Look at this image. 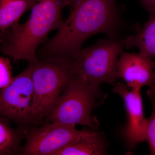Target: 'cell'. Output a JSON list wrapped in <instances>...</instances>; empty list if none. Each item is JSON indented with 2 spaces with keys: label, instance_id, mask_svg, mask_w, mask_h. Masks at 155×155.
I'll return each mask as SVG.
<instances>
[{
  "label": "cell",
  "instance_id": "cell-1",
  "mask_svg": "<svg viewBox=\"0 0 155 155\" xmlns=\"http://www.w3.org/2000/svg\"><path fill=\"white\" fill-rule=\"evenodd\" d=\"M70 12L57 34L40 48L37 58L62 56L73 59L82 45L96 34L122 38L130 25L122 17L117 0H70Z\"/></svg>",
  "mask_w": 155,
  "mask_h": 155
},
{
  "label": "cell",
  "instance_id": "cell-2",
  "mask_svg": "<svg viewBox=\"0 0 155 155\" xmlns=\"http://www.w3.org/2000/svg\"><path fill=\"white\" fill-rule=\"evenodd\" d=\"M70 1L36 0L27 21L17 22L0 32V51L15 62H36L38 48L51 31L61 27L62 11Z\"/></svg>",
  "mask_w": 155,
  "mask_h": 155
},
{
  "label": "cell",
  "instance_id": "cell-3",
  "mask_svg": "<svg viewBox=\"0 0 155 155\" xmlns=\"http://www.w3.org/2000/svg\"><path fill=\"white\" fill-rule=\"evenodd\" d=\"M31 64L33 115L38 126L46 122L75 73L72 59L62 56L39 58Z\"/></svg>",
  "mask_w": 155,
  "mask_h": 155
},
{
  "label": "cell",
  "instance_id": "cell-4",
  "mask_svg": "<svg viewBox=\"0 0 155 155\" xmlns=\"http://www.w3.org/2000/svg\"><path fill=\"white\" fill-rule=\"evenodd\" d=\"M107 96L99 87L92 86L75 73L56 101L46 122L98 128L99 122L92 113Z\"/></svg>",
  "mask_w": 155,
  "mask_h": 155
},
{
  "label": "cell",
  "instance_id": "cell-5",
  "mask_svg": "<svg viewBox=\"0 0 155 155\" xmlns=\"http://www.w3.org/2000/svg\"><path fill=\"white\" fill-rule=\"evenodd\" d=\"M125 48L124 38L99 39L72 59L74 72L95 87L104 83L114 84L119 78V57Z\"/></svg>",
  "mask_w": 155,
  "mask_h": 155
},
{
  "label": "cell",
  "instance_id": "cell-6",
  "mask_svg": "<svg viewBox=\"0 0 155 155\" xmlns=\"http://www.w3.org/2000/svg\"><path fill=\"white\" fill-rule=\"evenodd\" d=\"M32 64L13 77L11 83L0 90V117L14 122L27 131L37 126L33 112V89Z\"/></svg>",
  "mask_w": 155,
  "mask_h": 155
},
{
  "label": "cell",
  "instance_id": "cell-7",
  "mask_svg": "<svg viewBox=\"0 0 155 155\" xmlns=\"http://www.w3.org/2000/svg\"><path fill=\"white\" fill-rule=\"evenodd\" d=\"M75 125L46 122L25 133L20 155H53L72 142L80 132Z\"/></svg>",
  "mask_w": 155,
  "mask_h": 155
},
{
  "label": "cell",
  "instance_id": "cell-8",
  "mask_svg": "<svg viewBox=\"0 0 155 155\" xmlns=\"http://www.w3.org/2000/svg\"><path fill=\"white\" fill-rule=\"evenodd\" d=\"M140 90H129L122 82L115 84L113 89L114 93L122 97L125 102L128 120L123 133L130 147L146 140L148 119L143 113Z\"/></svg>",
  "mask_w": 155,
  "mask_h": 155
},
{
  "label": "cell",
  "instance_id": "cell-9",
  "mask_svg": "<svg viewBox=\"0 0 155 155\" xmlns=\"http://www.w3.org/2000/svg\"><path fill=\"white\" fill-rule=\"evenodd\" d=\"M155 62L141 53L122 51L117 64V74L128 88L141 89L149 87L155 93Z\"/></svg>",
  "mask_w": 155,
  "mask_h": 155
},
{
  "label": "cell",
  "instance_id": "cell-10",
  "mask_svg": "<svg viewBox=\"0 0 155 155\" xmlns=\"http://www.w3.org/2000/svg\"><path fill=\"white\" fill-rule=\"evenodd\" d=\"M107 153V145L101 134L80 130L76 138L53 155H101Z\"/></svg>",
  "mask_w": 155,
  "mask_h": 155
},
{
  "label": "cell",
  "instance_id": "cell-11",
  "mask_svg": "<svg viewBox=\"0 0 155 155\" xmlns=\"http://www.w3.org/2000/svg\"><path fill=\"white\" fill-rule=\"evenodd\" d=\"M147 21L134 34L124 38L125 48H137L140 53L148 58H155V11L149 12Z\"/></svg>",
  "mask_w": 155,
  "mask_h": 155
},
{
  "label": "cell",
  "instance_id": "cell-12",
  "mask_svg": "<svg viewBox=\"0 0 155 155\" xmlns=\"http://www.w3.org/2000/svg\"><path fill=\"white\" fill-rule=\"evenodd\" d=\"M11 121L0 117V155H20L26 131L13 128Z\"/></svg>",
  "mask_w": 155,
  "mask_h": 155
},
{
  "label": "cell",
  "instance_id": "cell-13",
  "mask_svg": "<svg viewBox=\"0 0 155 155\" xmlns=\"http://www.w3.org/2000/svg\"><path fill=\"white\" fill-rule=\"evenodd\" d=\"M36 0H0V32L15 23L31 10Z\"/></svg>",
  "mask_w": 155,
  "mask_h": 155
},
{
  "label": "cell",
  "instance_id": "cell-14",
  "mask_svg": "<svg viewBox=\"0 0 155 155\" xmlns=\"http://www.w3.org/2000/svg\"><path fill=\"white\" fill-rule=\"evenodd\" d=\"M147 94L152 104L153 112L151 116L148 119L146 140L149 145L150 155H155V93L150 89Z\"/></svg>",
  "mask_w": 155,
  "mask_h": 155
},
{
  "label": "cell",
  "instance_id": "cell-15",
  "mask_svg": "<svg viewBox=\"0 0 155 155\" xmlns=\"http://www.w3.org/2000/svg\"><path fill=\"white\" fill-rule=\"evenodd\" d=\"M12 69L8 58L0 56V90L8 86L12 81Z\"/></svg>",
  "mask_w": 155,
  "mask_h": 155
},
{
  "label": "cell",
  "instance_id": "cell-16",
  "mask_svg": "<svg viewBox=\"0 0 155 155\" xmlns=\"http://www.w3.org/2000/svg\"><path fill=\"white\" fill-rule=\"evenodd\" d=\"M142 6L149 13L155 11V0H140Z\"/></svg>",
  "mask_w": 155,
  "mask_h": 155
}]
</instances>
